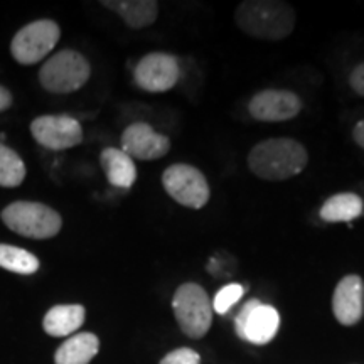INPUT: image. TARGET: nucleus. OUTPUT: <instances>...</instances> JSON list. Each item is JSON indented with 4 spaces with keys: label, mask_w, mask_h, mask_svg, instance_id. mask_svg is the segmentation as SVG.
<instances>
[{
    "label": "nucleus",
    "mask_w": 364,
    "mask_h": 364,
    "mask_svg": "<svg viewBox=\"0 0 364 364\" xmlns=\"http://www.w3.org/2000/svg\"><path fill=\"white\" fill-rule=\"evenodd\" d=\"M235 21L250 38L282 41L292 34L297 16L290 4L280 0H247L236 9Z\"/></svg>",
    "instance_id": "1"
},
{
    "label": "nucleus",
    "mask_w": 364,
    "mask_h": 364,
    "mask_svg": "<svg viewBox=\"0 0 364 364\" xmlns=\"http://www.w3.org/2000/svg\"><path fill=\"white\" fill-rule=\"evenodd\" d=\"M307 150L294 139H268L257 144L248 154V167L265 181H287L306 169Z\"/></svg>",
    "instance_id": "2"
},
{
    "label": "nucleus",
    "mask_w": 364,
    "mask_h": 364,
    "mask_svg": "<svg viewBox=\"0 0 364 364\" xmlns=\"http://www.w3.org/2000/svg\"><path fill=\"white\" fill-rule=\"evenodd\" d=\"M0 218L9 230L31 240L54 238L63 228L56 209L34 201H14L2 209Z\"/></svg>",
    "instance_id": "3"
},
{
    "label": "nucleus",
    "mask_w": 364,
    "mask_h": 364,
    "mask_svg": "<svg viewBox=\"0 0 364 364\" xmlns=\"http://www.w3.org/2000/svg\"><path fill=\"white\" fill-rule=\"evenodd\" d=\"M91 66L83 54L75 49H63L46 59L39 70V83L54 95L75 93L88 83Z\"/></svg>",
    "instance_id": "4"
},
{
    "label": "nucleus",
    "mask_w": 364,
    "mask_h": 364,
    "mask_svg": "<svg viewBox=\"0 0 364 364\" xmlns=\"http://www.w3.org/2000/svg\"><path fill=\"white\" fill-rule=\"evenodd\" d=\"M179 327L188 338L201 339L213 324V304L206 290L198 284H182L172 299Z\"/></svg>",
    "instance_id": "5"
},
{
    "label": "nucleus",
    "mask_w": 364,
    "mask_h": 364,
    "mask_svg": "<svg viewBox=\"0 0 364 364\" xmlns=\"http://www.w3.org/2000/svg\"><path fill=\"white\" fill-rule=\"evenodd\" d=\"M61 38V29L51 19L33 21L17 31L11 41V54L14 61L22 66L38 65L56 48Z\"/></svg>",
    "instance_id": "6"
},
{
    "label": "nucleus",
    "mask_w": 364,
    "mask_h": 364,
    "mask_svg": "<svg viewBox=\"0 0 364 364\" xmlns=\"http://www.w3.org/2000/svg\"><path fill=\"white\" fill-rule=\"evenodd\" d=\"M166 193L181 206L201 209L209 201V184L199 169L189 164H174L162 174Z\"/></svg>",
    "instance_id": "7"
},
{
    "label": "nucleus",
    "mask_w": 364,
    "mask_h": 364,
    "mask_svg": "<svg viewBox=\"0 0 364 364\" xmlns=\"http://www.w3.org/2000/svg\"><path fill=\"white\" fill-rule=\"evenodd\" d=\"M235 327L241 339L263 346L270 343L279 332L280 316L275 307L252 299L238 312L235 318Z\"/></svg>",
    "instance_id": "8"
},
{
    "label": "nucleus",
    "mask_w": 364,
    "mask_h": 364,
    "mask_svg": "<svg viewBox=\"0 0 364 364\" xmlns=\"http://www.w3.org/2000/svg\"><path fill=\"white\" fill-rule=\"evenodd\" d=\"M179 78V61L167 53L145 54L134 70L135 85L149 93H166L174 88Z\"/></svg>",
    "instance_id": "9"
},
{
    "label": "nucleus",
    "mask_w": 364,
    "mask_h": 364,
    "mask_svg": "<svg viewBox=\"0 0 364 364\" xmlns=\"http://www.w3.org/2000/svg\"><path fill=\"white\" fill-rule=\"evenodd\" d=\"M34 140L49 150H68L83 142V129L70 115H43L31 122Z\"/></svg>",
    "instance_id": "10"
},
{
    "label": "nucleus",
    "mask_w": 364,
    "mask_h": 364,
    "mask_svg": "<svg viewBox=\"0 0 364 364\" xmlns=\"http://www.w3.org/2000/svg\"><path fill=\"white\" fill-rule=\"evenodd\" d=\"M302 110V102L294 91L263 90L250 100L248 112L258 122L292 120Z\"/></svg>",
    "instance_id": "11"
},
{
    "label": "nucleus",
    "mask_w": 364,
    "mask_h": 364,
    "mask_svg": "<svg viewBox=\"0 0 364 364\" xmlns=\"http://www.w3.org/2000/svg\"><path fill=\"white\" fill-rule=\"evenodd\" d=\"M122 150L130 159L139 161H157L171 149L169 136L157 134L149 124L136 122L127 127L122 134Z\"/></svg>",
    "instance_id": "12"
},
{
    "label": "nucleus",
    "mask_w": 364,
    "mask_h": 364,
    "mask_svg": "<svg viewBox=\"0 0 364 364\" xmlns=\"http://www.w3.org/2000/svg\"><path fill=\"white\" fill-rule=\"evenodd\" d=\"M332 311L343 326L358 324L364 311V284L361 277L348 275L339 282L332 297Z\"/></svg>",
    "instance_id": "13"
},
{
    "label": "nucleus",
    "mask_w": 364,
    "mask_h": 364,
    "mask_svg": "<svg viewBox=\"0 0 364 364\" xmlns=\"http://www.w3.org/2000/svg\"><path fill=\"white\" fill-rule=\"evenodd\" d=\"M86 311L80 304H63L49 309L43 318V329L51 338H68L85 324Z\"/></svg>",
    "instance_id": "14"
},
{
    "label": "nucleus",
    "mask_w": 364,
    "mask_h": 364,
    "mask_svg": "<svg viewBox=\"0 0 364 364\" xmlns=\"http://www.w3.org/2000/svg\"><path fill=\"white\" fill-rule=\"evenodd\" d=\"M102 6L117 12L132 29H144L157 19L159 4L156 0H103Z\"/></svg>",
    "instance_id": "15"
},
{
    "label": "nucleus",
    "mask_w": 364,
    "mask_h": 364,
    "mask_svg": "<svg viewBox=\"0 0 364 364\" xmlns=\"http://www.w3.org/2000/svg\"><path fill=\"white\" fill-rule=\"evenodd\" d=\"M102 169L108 182L115 188L130 189L136 181V167L134 159H130L122 149L107 147L100 154Z\"/></svg>",
    "instance_id": "16"
},
{
    "label": "nucleus",
    "mask_w": 364,
    "mask_h": 364,
    "mask_svg": "<svg viewBox=\"0 0 364 364\" xmlns=\"http://www.w3.org/2000/svg\"><path fill=\"white\" fill-rule=\"evenodd\" d=\"M100 351V339L91 332L70 336L54 354L56 364H90Z\"/></svg>",
    "instance_id": "17"
},
{
    "label": "nucleus",
    "mask_w": 364,
    "mask_h": 364,
    "mask_svg": "<svg viewBox=\"0 0 364 364\" xmlns=\"http://www.w3.org/2000/svg\"><path fill=\"white\" fill-rule=\"evenodd\" d=\"M363 199L358 194L341 193L322 204L321 215L326 223H349L363 215Z\"/></svg>",
    "instance_id": "18"
},
{
    "label": "nucleus",
    "mask_w": 364,
    "mask_h": 364,
    "mask_svg": "<svg viewBox=\"0 0 364 364\" xmlns=\"http://www.w3.org/2000/svg\"><path fill=\"white\" fill-rule=\"evenodd\" d=\"M41 262L34 253L14 245L0 243V268L17 275H33L39 270Z\"/></svg>",
    "instance_id": "19"
},
{
    "label": "nucleus",
    "mask_w": 364,
    "mask_h": 364,
    "mask_svg": "<svg viewBox=\"0 0 364 364\" xmlns=\"http://www.w3.org/2000/svg\"><path fill=\"white\" fill-rule=\"evenodd\" d=\"M26 174V164L19 154L0 142V188H19Z\"/></svg>",
    "instance_id": "20"
},
{
    "label": "nucleus",
    "mask_w": 364,
    "mask_h": 364,
    "mask_svg": "<svg viewBox=\"0 0 364 364\" xmlns=\"http://www.w3.org/2000/svg\"><path fill=\"white\" fill-rule=\"evenodd\" d=\"M245 294V287L240 284H230L225 285L223 289L218 290V294L215 295V300H213V312L218 314H226L231 307L235 306L238 300L243 297Z\"/></svg>",
    "instance_id": "21"
},
{
    "label": "nucleus",
    "mask_w": 364,
    "mask_h": 364,
    "mask_svg": "<svg viewBox=\"0 0 364 364\" xmlns=\"http://www.w3.org/2000/svg\"><path fill=\"white\" fill-rule=\"evenodd\" d=\"M159 364H201V356L193 349L181 348L164 356Z\"/></svg>",
    "instance_id": "22"
},
{
    "label": "nucleus",
    "mask_w": 364,
    "mask_h": 364,
    "mask_svg": "<svg viewBox=\"0 0 364 364\" xmlns=\"http://www.w3.org/2000/svg\"><path fill=\"white\" fill-rule=\"evenodd\" d=\"M349 83H351V88L356 91L359 97H364V63L354 68Z\"/></svg>",
    "instance_id": "23"
},
{
    "label": "nucleus",
    "mask_w": 364,
    "mask_h": 364,
    "mask_svg": "<svg viewBox=\"0 0 364 364\" xmlns=\"http://www.w3.org/2000/svg\"><path fill=\"white\" fill-rule=\"evenodd\" d=\"M12 105H14L12 93L6 88V86L0 85V113L7 112Z\"/></svg>",
    "instance_id": "24"
},
{
    "label": "nucleus",
    "mask_w": 364,
    "mask_h": 364,
    "mask_svg": "<svg viewBox=\"0 0 364 364\" xmlns=\"http://www.w3.org/2000/svg\"><path fill=\"white\" fill-rule=\"evenodd\" d=\"M353 136H354V142H356L359 147L364 149V120L358 122V125L354 127Z\"/></svg>",
    "instance_id": "25"
}]
</instances>
